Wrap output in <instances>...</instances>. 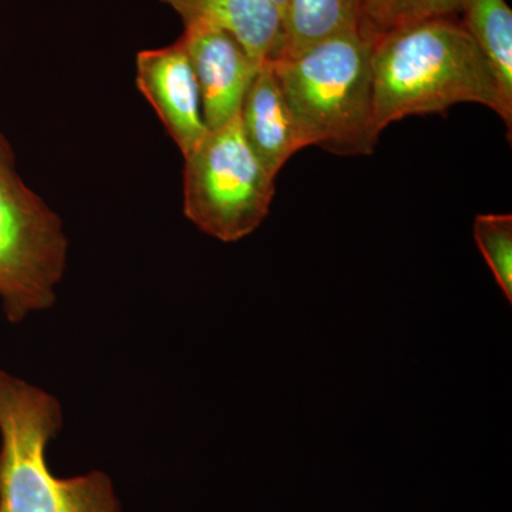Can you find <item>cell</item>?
<instances>
[{"instance_id": "6da1fadb", "label": "cell", "mask_w": 512, "mask_h": 512, "mask_svg": "<svg viewBox=\"0 0 512 512\" xmlns=\"http://www.w3.org/2000/svg\"><path fill=\"white\" fill-rule=\"evenodd\" d=\"M373 119L377 133L409 116L444 113L460 103L494 110L508 128L487 60L458 18L410 23L372 43Z\"/></svg>"}, {"instance_id": "7a4b0ae2", "label": "cell", "mask_w": 512, "mask_h": 512, "mask_svg": "<svg viewBox=\"0 0 512 512\" xmlns=\"http://www.w3.org/2000/svg\"><path fill=\"white\" fill-rule=\"evenodd\" d=\"M63 423L56 396L0 370V512H123L104 471L52 473L47 448Z\"/></svg>"}, {"instance_id": "3957f363", "label": "cell", "mask_w": 512, "mask_h": 512, "mask_svg": "<svg viewBox=\"0 0 512 512\" xmlns=\"http://www.w3.org/2000/svg\"><path fill=\"white\" fill-rule=\"evenodd\" d=\"M308 147L369 156L380 134L373 119L372 45L359 32L330 37L272 62Z\"/></svg>"}, {"instance_id": "277c9868", "label": "cell", "mask_w": 512, "mask_h": 512, "mask_svg": "<svg viewBox=\"0 0 512 512\" xmlns=\"http://www.w3.org/2000/svg\"><path fill=\"white\" fill-rule=\"evenodd\" d=\"M67 261L62 217L23 180L0 131V305L10 323L53 308Z\"/></svg>"}, {"instance_id": "5b68a950", "label": "cell", "mask_w": 512, "mask_h": 512, "mask_svg": "<svg viewBox=\"0 0 512 512\" xmlns=\"http://www.w3.org/2000/svg\"><path fill=\"white\" fill-rule=\"evenodd\" d=\"M275 180L249 146L237 116L208 131L184 156L185 218L218 241L247 238L271 211Z\"/></svg>"}, {"instance_id": "8992f818", "label": "cell", "mask_w": 512, "mask_h": 512, "mask_svg": "<svg viewBox=\"0 0 512 512\" xmlns=\"http://www.w3.org/2000/svg\"><path fill=\"white\" fill-rule=\"evenodd\" d=\"M138 92L148 101L180 153L187 156L207 136L197 77L180 39L136 56Z\"/></svg>"}, {"instance_id": "52a82bcc", "label": "cell", "mask_w": 512, "mask_h": 512, "mask_svg": "<svg viewBox=\"0 0 512 512\" xmlns=\"http://www.w3.org/2000/svg\"><path fill=\"white\" fill-rule=\"evenodd\" d=\"M180 40L197 77L208 130L224 126L238 116L261 64L234 37L205 23L184 25Z\"/></svg>"}, {"instance_id": "ba28073f", "label": "cell", "mask_w": 512, "mask_h": 512, "mask_svg": "<svg viewBox=\"0 0 512 512\" xmlns=\"http://www.w3.org/2000/svg\"><path fill=\"white\" fill-rule=\"evenodd\" d=\"M238 117L249 146L275 177L298 151L308 147L272 62L259 66Z\"/></svg>"}, {"instance_id": "9c48e42d", "label": "cell", "mask_w": 512, "mask_h": 512, "mask_svg": "<svg viewBox=\"0 0 512 512\" xmlns=\"http://www.w3.org/2000/svg\"><path fill=\"white\" fill-rule=\"evenodd\" d=\"M187 23L224 30L258 64L275 62L284 47V15L275 0H158Z\"/></svg>"}, {"instance_id": "30bf717a", "label": "cell", "mask_w": 512, "mask_h": 512, "mask_svg": "<svg viewBox=\"0 0 512 512\" xmlns=\"http://www.w3.org/2000/svg\"><path fill=\"white\" fill-rule=\"evenodd\" d=\"M362 5L363 0H286L278 59L299 55L330 37L359 32Z\"/></svg>"}, {"instance_id": "8fae6325", "label": "cell", "mask_w": 512, "mask_h": 512, "mask_svg": "<svg viewBox=\"0 0 512 512\" xmlns=\"http://www.w3.org/2000/svg\"><path fill=\"white\" fill-rule=\"evenodd\" d=\"M460 22L477 43L512 116V10L505 0H463Z\"/></svg>"}, {"instance_id": "7c38bea8", "label": "cell", "mask_w": 512, "mask_h": 512, "mask_svg": "<svg viewBox=\"0 0 512 512\" xmlns=\"http://www.w3.org/2000/svg\"><path fill=\"white\" fill-rule=\"evenodd\" d=\"M463 0H363L359 33L372 45L380 36L410 23L460 18Z\"/></svg>"}, {"instance_id": "4fadbf2b", "label": "cell", "mask_w": 512, "mask_h": 512, "mask_svg": "<svg viewBox=\"0 0 512 512\" xmlns=\"http://www.w3.org/2000/svg\"><path fill=\"white\" fill-rule=\"evenodd\" d=\"M474 238L494 278L512 301V215H478L474 221Z\"/></svg>"}, {"instance_id": "5bb4252c", "label": "cell", "mask_w": 512, "mask_h": 512, "mask_svg": "<svg viewBox=\"0 0 512 512\" xmlns=\"http://www.w3.org/2000/svg\"><path fill=\"white\" fill-rule=\"evenodd\" d=\"M275 2H276V5H278L279 8H281L282 15H284V9H285L286 0H275Z\"/></svg>"}]
</instances>
